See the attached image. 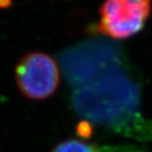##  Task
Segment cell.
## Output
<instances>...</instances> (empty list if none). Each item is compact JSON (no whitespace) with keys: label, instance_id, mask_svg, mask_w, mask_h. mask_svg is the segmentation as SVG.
<instances>
[{"label":"cell","instance_id":"obj_2","mask_svg":"<svg viewBox=\"0 0 152 152\" xmlns=\"http://www.w3.org/2000/svg\"><path fill=\"white\" fill-rule=\"evenodd\" d=\"M20 91L30 99H45L57 89L60 82L58 65L44 53L33 52L24 56L16 70Z\"/></svg>","mask_w":152,"mask_h":152},{"label":"cell","instance_id":"obj_1","mask_svg":"<svg viewBox=\"0 0 152 152\" xmlns=\"http://www.w3.org/2000/svg\"><path fill=\"white\" fill-rule=\"evenodd\" d=\"M151 0H105L100 8L99 31L115 39L132 37L143 28Z\"/></svg>","mask_w":152,"mask_h":152},{"label":"cell","instance_id":"obj_3","mask_svg":"<svg viewBox=\"0 0 152 152\" xmlns=\"http://www.w3.org/2000/svg\"><path fill=\"white\" fill-rule=\"evenodd\" d=\"M52 152H101L98 147L78 139H69L58 144Z\"/></svg>","mask_w":152,"mask_h":152}]
</instances>
